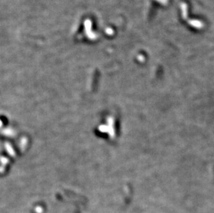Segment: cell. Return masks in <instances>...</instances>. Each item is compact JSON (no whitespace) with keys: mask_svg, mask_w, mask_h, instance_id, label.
I'll return each instance as SVG.
<instances>
[{"mask_svg":"<svg viewBox=\"0 0 214 213\" xmlns=\"http://www.w3.org/2000/svg\"><path fill=\"white\" fill-rule=\"evenodd\" d=\"M155 1H157V2H159V4H162V5L166 6V5H167V4H168V0H155Z\"/></svg>","mask_w":214,"mask_h":213,"instance_id":"cell-2","label":"cell"},{"mask_svg":"<svg viewBox=\"0 0 214 213\" xmlns=\"http://www.w3.org/2000/svg\"><path fill=\"white\" fill-rule=\"evenodd\" d=\"M187 23H189V24L190 27L196 28V29H201L204 27V24H203L200 20H198V19H188L187 21Z\"/></svg>","mask_w":214,"mask_h":213,"instance_id":"cell-1","label":"cell"}]
</instances>
